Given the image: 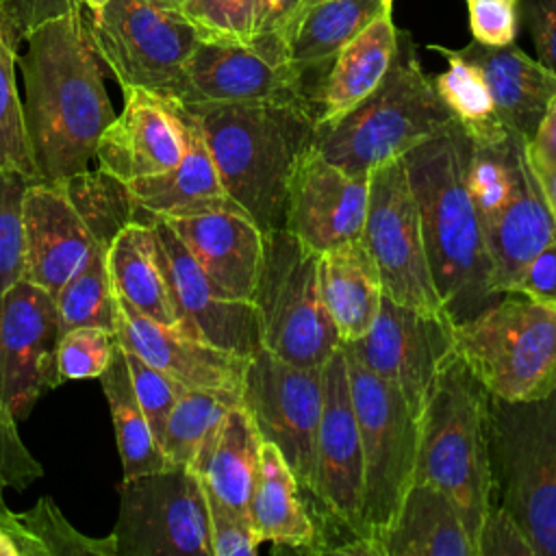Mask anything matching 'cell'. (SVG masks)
Returning a JSON list of instances; mask_svg holds the SVG:
<instances>
[{
	"label": "cell",
	"mask_w": 556,
	"mask_h": 556,
	"mask_svg": "<svg viewBox=\"0 0 556 556\" xmlns=\"http://www.w3.org/2000/svg\"><path fill=\"white\" fill-rule=\"evenodd\" d=\"M17 56L24 80V126L39 180L89 169L96 148L115 119L102 61L80 11L48 20L24 37Z\"/></svg>",
	"instance_id": "obj_1"
},
{
	"label": "cell",
	"mask_w": 556,
	"mask_h": 556,
	"mask_svg": "<svg viewBox=\"0 0 556 556\" xmlns=\"http://www.w3.org/2000/svg\"><path fill=\"white\" fill-rule=\"evenodd\" d=\"M469 146L471 137L452 119L402 154L432 280L452 324L478 315L502 295L491 285V258L467 189Z\"/></svg>",
	"instance_id": "obj_2"
},
{
	"label": "cell",
	"mask_w": 556,
	"mask_h": 556,
	"mask_svg": "<svg viewBox=\"0 0 556 556\" xmlns=\"http://www.w3.org/2000/svg\"><path fill=\"white\" fill-rule=\"evenodd\" d=\"M182 109L198 126L226 193L263 232L285 228L293 172L315 141V102Z\"/></svg>",
	"instance_id": "obj_3"
},
{
	"label": "cell",
	"mask_w": 556,
	"mask_h": 556,
	"mask_svg": "<svg viewBox=\"0 0 556 556\" xmlns=\"http://www.w3.org/2000/svg\"><path fill=\"white\" fill-rule=\"evenodd\" d=\"M417 424L413 482H430L454 502L476 547L491 504L489 391L456 352L437 374Z\"/></svg>",
	"instance_id": "obj_4"
},
{
	"label": "cell",
	"mask_w": 556,
	"mask_h": 556,
	"mask_svg": "<svg viewBox=\"0 0 556 556\" xmlns=\"http://www.w3.org/2000/svg\"><path fill=\"white\" fill-rule=\"evenodd\" d=\"M454 115L421 70L408 30L397 28V50L384 80L354 109L332 122H317L313 146L334 165L369 172L445 128Z\"/></svg>",
	"instance_id": "obj_5"
},
{
	"label": "cell",
	"mask_w": 556,
	"mask_h": 556,
	"mask_svg": "<svg viewBox=\"0 0 556 556\" xmlns=\"http://www.w3.org/2000/svg\"><path fill=\"white\" fill-rule=\"evenodd\" d=\"M491 502L521 526L534 556H556V389L508 402L489 395Z\"/></svg>",
	"instance_id": "obj_6"
},
{
	"label": "cell",
	"mask_w": 556,
	"mask_h": 556,
	"mask_svg": "<svg viewBox=\"0 0 556 556\" xmlns=\"http://www.w3.org/2000/svg\"><path fill=\"white\" fill-rule=\"evenodd\" d=\"M454 352L489 395L523 402L556 389V306L506 291L454 324Z\"/></svg>",
	"instance_id": "obj_7"
},
{
	"label": "cell",
	"mask_w": 556,
	"mask_h": 556,
	"mask_svg": "<svg viewBox=\"0 0 556 556\" xmlns=\"http://www.w3.org/2000/svg\"><path fill=\"white\" fill-rule=\"evenodd\" d=\"M252 304L261 345L300 365L321 367L341 345L319 287V254L289 230L265 232Z\"/></svg>",
	"instance_id": "obj_8"
},
{
	"label": "cell",
	"mask_w": 556,
	"mask_h": 556,
	"mask_svg": "<svg viewBox=\"0 0 556 556\" xmlns=\"http://www.w3.org/2000/svg\"><path fill=\"white\" fill-rule=\"evenodd\" d=\"M343 354L363 447L361 532L378 556L376 543L415 478L419 424L395 384L365 369L348 350Z\"/></svg>",
	"instance_id": "obj_9"
},
{
	"label": "cell",
	"mask_w": 556,
	"mask_h": 556,
	"mask_svg": "<svg viewBox=\"0 0 556 556\" xmlns=\"http://www.w3.org/2000/svg\"><path fill=\"white\" fill-rule=\"evenodd\" d=\"M117 85L169 98L200 35L174 0H109L85 20Z\"/></svg>",
	"instance_id": "obj_10"
},
{
	"label": "cell",
	"mask_w": 556,
	"mask_h": 556,
	"mask_svg": "<svg viewBox=\"0 0 556 556\" xmlns=\"http://www.w3.org/2000/svg\"><path fill=\"white\" fill-rule=\"evenodd\" d=\"M111 536L117 556H213L200 476L169 465L124 478Z\"/></svg>",
	"instance_id": "obj_11"
},
{
	"label": "cell",
	"mask_w": 556,
	"mask_h": 556,
	"mask_svg": "<svg viewBox=\"0 0 556 556\" xmlns=\"http://www.w3.org/2000/svg\"><path fill=\"white\" fill-rule=\"evenodd\" d=\"M361 241L378 267L387 298L428 315H445L402 156L387 159L369 172V200Z\"/></svg>",
	"instance_id": "obj_12"
},
{
	"label": "cell",
	"mask_w": 556,
	"mask_h": 556,
	"mask_svg": "<svg viewBox=\"0 0 556 556\" xmlns=\"http://www.w3.org/2000/svg\"><path fill=\"white\" fill-rule=\"evenodd\" d=\"M321 367H300L258 348L248 361L241 389V406L261 439L278 447L308 497L315 493L317 476Z\"/></svg>",
	"instance_id": "obj_13"
},
{
	"label": "cell",
	"mask_w": 556,
	"mask_h": 556,
	"mask_svg": "<svg viewBox=\"0 0 556 556\" xmlns=\"http://www.w3.org/2000/svg\"><path fill=\"white\" fill-rule=\"evenodd\" d=\"M341 345L365 369L395 384L419 417L437 374L454 354V324L382 295L369 330Z\"/></svg>",
	"instance_id": "obj_14"
},
{
	"label": "cell",
	"mask_w": 556,
	"mask_h": 556,
	"mask_svg": "<svg viewBox=\"0 0 556 556\" xmlns=\"http://www.w3.org/2000/svg\"><path fill=\"white\" fill-rule=\"evenodd\" d=\"M167 100L182 106L311 100L304 74L252 43L200 39Z\"/></svg>",
	"instance_id": "obj_15"
},
{
	"label": "cell",
	"mask_w": 556,
	"mask_h": 556,
	"mask_svg": "<svg viewBox=\"0 0 556 556\" xmlns=\"http://www.w3.org/2000/svg\"><path fill=\"white\" fill-rule=\"evenodd\" d=\"M59 337L56 306L48 291L22 278L0 295V391L17 421L61 384Z\"/></svg>",
	"instance_id": "obj_16"
},
{
	"label": "cell",
	"mask_w": 556,
	"mask_h": 556,
	"mask_svg": "<svg viewBox=\"0 0 556 556\" xmlns=\"http://www.w3.org/2000/svg\"><path fill=\"white\" fill-rule=\"evenodd\" d=\"M321 391L324 402L317 428L315 493L306 504L321 508L363 534V447L341 345L321 367Z\"/></svg>",
	"instance_id": "obj_17"
},
{
	"label": "cell",
	"mask_w": 556,
	"mask_h": 556,
	"mask_svg": "<svg viewBox=\"0 0 556 556\" xmlns=\"http://www.w3.org/2000/svg\"><path fill=\"white\" fill-rule=\"evenodd\" d=\"M150 224L178 326L215 348L250 358L263 348L254 304L224 298L202 274L172 226L161 217H152Z\"/></svg>",
	"instance_id": "obj_18"
},
{
	"label": "cell",
	"mask_w": 556,
	"mask_h": 556,
	"mask_svg": "<svg viewBox=\"0 0 556 556\" xmlns=\"http://www.w3.org/2000/svg\"><path fill=\"white\" fill-rule=\"evenodd\" d=\"M367 200L369 176L341 169L311 146L289 185L285 230L321 254L361 239Z\"/></svg>",
	"instance_id": "obj_19"
},
{
	"label": "cell",
	"mask_w": 556,
	"mask_h": 556,
	"mask_svg": "<svg viewBox=\"0 0 556 556\" xmlns=\"http://www.w3.org/2000/svg\"><path fill=\"white\" fill-rule=\"evenodd\" d=\"M124 109L96 148L100 169L132 182L172 169L185 152V124L178 106L152 91L124 87Z\"/></svg>",
	"instance_id": "obj_20"
},
{
	"label": "cell",
	"mask_w": 556,
	"mask_h": 556,
	"mask_svg": "<svg viewBox=\"0 0 556 556\" xmlns=\"http://www.w3.org/2000/svg\"><path fill=\"white\" fill-rule=\"evenodd\" d=\"M102 245L56 180H30L24 193V280L54 293Z\"/></svg>",
	"instance_id": "obj_21"
},
{
	"label": "cell",
	"mask_w": 556,
	"mask_h": 556,
	"mask_svg": "<svg viewBox=\"0 0 556 556\" xmlns=\"http://www.w3.org/2000/svg\"><path fill=\"white\" fill-rule=\"evenodd\" d=\"M117 341L187 389L228 393L241 400L248 356L215 348L180 326L159 324L119 300Z\"/></svg>",
	"instance_id": "obj_22"
},
{
	"label": "cell",
	"mask_w": 556,
	"mask_h": 556,
	"mask_svg": "<svg viewBox=\"0 0 556 556\" xmlns=\"http://www.w3.org/2000/svg\"><path fill=\"white\" fill-rule=\"evenodd\" d=\"M165 222L224 298L252 302L263 263L265 232L248 215L211 211Z\"/></svg>",
	"instance_id": "obj_23"
},
{
	"label": "cell",
	"mask_w": 556,
	"mask_h": 556,
	"mask_svg": "<svg viewBox=\"0 0 556 556\" xmlns=\"http://www.w3.org/2000/svg\"><path fill=\"white\" fill-rule=\"evenodd\" d=\"M174 104L185 124V152L180 161L163 174L128 182V191L143 213V222H152V217L172 219L211 211L243 213L226 193L198 126L178 102Z\"/></svg>",
	"instance_id": "obj_24"
},
{
	"label": "cell",
	"mask_w": 556,
	"mask_h": 556,
	"mask_svg": "<svg viewBox=\"0 0 556 556\" xmlns=\"http://www.w3.org/2000/svg\"><path fill=\"white\" fill-rule=\"evenodd\" d=\"M456 54L484 78L500 122L528 141L556 93V76L515 43L484 46L471 39Z\"/></svg>",
	"instance_id": "obj_25"
},
{
	"label": "cell",
	"mask_w": 556,
	"mask_h": 556,
	"mask_svg": "<svg viewBox=\"0 0 556 556\" xmlns=\"http://www.w3.org/2000/svg\"><path fill=\"white\" fill-rule=\"evenodd\" d=\"M554 237L556 226L526 152V165L515 195L484 232L493 289L497 293L515 291L523 271L554 241Z\"/></svg>",
	"instance_id": "obj_26"
},
{
	"label": "cell",
	"mask_w": 556,
	"mask_h": 556,
	"mask_svg": "<svg viewBox=\"0 0 556 556\" xmlns=\"http://www.w3.org/2000/svg\"><path fill=\"white\" fill-rule=\"evenodd\" d=\"M395 50L393 13H382L350 39L328 65L315 91L317 122H332L365 100L384 80Z\"/></svg>",
	"instance_id": "obj_27"
},
{
	"label": "cell",
	"mask_w": 556,
	"mask_h": 556,
	"mask_svg": "<svg viewBox=\"0 0 556 556\" xmlns=\"http://www.w3.org/2000/svg\"><path fill=\"white\" fill-rule=\"evenodd\" d=\"M376 547L378 556H476L454 502L430 482L410 484Z\"/></svg>",
	"instance_id": "obj_28"
},
{
	"label": "cell",
	"mask_w": 556,
	"mask_h": 556,
	"mask_svg": "<svg viewBox=\"0 0 556 556\" xmlns=\"http://www.w3.org/2000/svg\"><path fill=\"white\" fill-rule=\"evenodd\" d=\"M319 287L339 341L363 337L382 302L380 274L361 239L319 254Z\"/></svg>",
	"instance_id": "obj_29"
},
{
	"label": "cell",
	"mask_w": 556,
	"mask_h": 556,
	"mask_svg": "<svg viewBox=\"0 0 556 556\" xmlns=\"http://www.w3.org/2000/svg\"><path fill=\"white\" fill-rule=\"evenodd\" d=\"M248 510L263 543L267 541L276 549L311 552L315 543L311 508L293 471L269 441L261 443L258 471Z\"/></svg>",
	"instance_id": "obj_30"
},
{
	"label": "cell",
	"mask_w": 556,
	"mask_h": 556,
	"mask_svg": "<svg viewBox=\"0 0 556 556\" xmlns=\"http://www.w3.org/2000/svg\"><path fill=\"white\" fill-rule=\"evenodd\" d=\"M387 11L382 0H304L285 33V54L304 78L328 70L337 52Z\"/></svg>",
	"instance_id": "obj_31"
},
{
	"label": "cell",
	"mask_w": 556,
	"mask_h": 556,
	"mask_svg": "<svg viewBox=\"0 0 556 556\" xmlns=\"http://www.w3.org/2000/svg\"><path fill=\"white\" fill-rule=\"evenodd\" d=\"M261 443L263 439L252 417L237 404L224 415L215 432L200 447L191 469L222 502L250 513L248 504L258 471Z\"/></svg>",
	"instance_id": "obj_32"
},
{
	"label": "cell",
	"mask_w": 556,
	"mask_h": 556,
	"mask_svg": "<svg viewBox=\"0 0 556 556\" xmlns=\"http://www.w3.org/2000/svg\"><path fill=\"white\" fill-rule=\"evenodd\" d=\"M106 263L122 302L159 324L178 326L150 222L126 224L109 243Z\"/></svg>",
	"instance_id": "obj_33"
},
{
	"label": "cell",
	"mask_w": 556,
	"mask_h": 556,
	"mask_svg": "<svg viewBox=\"0 0 556 556\" xmlns=\"http://www.w3.org/2000/svg\"><path fill=\"white\" fill-rule=\"evenodd\" d=\"M100 382L111 408V421L124 478L169 467L152 432V426L132 391L122 345H117L109 367L100 374Z\"/></svg>",
	"instance_id": "obj_34"
},
{
	"label": "cell",
	"mask_w": 556,
	"mask_h": 556,
	"mask_svg": "<svg viewBox=\"0 0 556 556\" xmlns=\"http://www.w3.org/2000/svg\"><path fill=\"white\" fill-rule=\"evenodd\" d=\"M526 165V139L506 132L497 139H471L467 159V189L476 206L482 232L500 217L515 195Z\"/></svg>",
	"instance_id": "obj_35"
},
{
	"label": "cell",
	"mask_w": 556,
	"mask_h": 556,
	"mask_svg": "<svg viewBox=\"0 0 556 556\" xmlns=\"http://www.w3.org/2000/svg\"><path fill=\"white\" fill-rule=\"evenodd\" d=\"M24 37L4 0H0V169L39 180L28 148L15 67Z\"/></svg>",
	"instance_id": "obj_36"
},
{
	"label": "cell",
	"mask_w": 556,
	"mask_h": 556,
	"mask_svg": "<svg viewBox=\"0 0 556 556\" xmlns=\"http://www.w3.org/2000/svg\"><path fill=\"white\" fill-rule=\"evenodd\" d=\"M11 539L20 556H117L113 536L93 539L78 532L52 497H39L24 513H13Z\"/></svg>",
	"instance_id": "obj_37"
},
{
	"label": "cell",
	"mask_w": 556,
	"mask_h": 556,
	"mask_svg": "<svg viewBox=\"0 0 556 556\" xmlns=\"http://www.w3.org/2000/svg\"><path fill=\"white\" fill-rule=\"evenodd\" d=\"M430 50L447 59V70L432 78V85L456 122L476 141L497 139L510 132L497 117L493 98L480 72L456 54V50L430 43Z\"/></svg>",
	"instance_id": "obj_38"
},
{
	"label": "cell",
	"mask_w": 556,
	"mask_h": 556,
	"mask_svg": "<svg viewBox=\"0 0 556 556\" xmlns=\"http://www.w3.org/2000/svg\"><path fill=\"white\" fill-rule=\"evenodd\" d=\"M237 404H241V400L228 393L185 389L167 413L159 434V445L167 463L191 467L200 447L215 432L224 415Z\"/></svg>",
	"instance_id": "obj_39"
},
{
	"label": "cell",
	"mask_w": 556,
	"mask_h": 556,
	"mask_svg": "<svg viewBox=\"0 0 556 556\" xmlns=\"http://www.w3.org/2000/svg\"><path fill=\"white\" fill-rule=\"evenodd\" d=\"M72 204L80 211L96 239L109 248L113 237L130 222H143L128 185L96 167L56 180Z\"/></svg>",
	"instance_id": "obj_40"
},
{
	"label": "cell",
	"mask_w": 556,
	"mask_h": 556,
	"mask_svg": "<svg viewBox=\"0 0 556 556\" xmlns=\"http://www.w3.org/2000/svg\"><path fill=\"white\" fill-rule=\"evenodd\" d=\"M54 306L61 332L76 326H100L117 330L119 298L115 293L106 248H100L56 293Z\"/></svg>",
	"instance_id": "obj_41"
},
{
	"label": "cell",
	"mask_w": 556,
	"mask_h": 556,
	"mask_svg": "<svg viewBox=\"0 0 556 556\" xmlns=\"http://www.w3.org/2000/svg\"><path fill=\"white\" fill-rule=\"evenodd\" d=\"M30 180L0 169V295L24 278V193Z\"/></svg>",
	"instance_id": "obj_42"
},
{
	"label": "cell",
	"mask_w": 556,
	"mask_h": 556,
	"mask_svg": "<svg viewBox=\"0 0 556 556\" xmlns=\"http://www.w3.org/2000/svg\"><path fill=\"white\" fill-rule=\"evenodd\" d=\"M117 345V334L100 326H76L61 332L56 348L61 382L100 378Z\"/></svg>",
	"instance_id": "obj_43"
},
{
	"label": "cell",
	"mask_w": 556,
	"mask_h": 556,
	"mask_svg": "<svg viewBox=\"0 0 556 556\" xmlns=\"http://www.w3.org/2000/svg\"><path fill=\"white\" fill-rule=\"evenodd\" d=\"M180 9L200 39L252 43L256 0H187Z\"/></svg>",
	"instance_id": "obj_44"
},
{
	"label": "cell",
	"mask_w": 556,
	"mask_h": 556,
	"mask_svg": "<svg viewBox=\"0 0 556 556\" xmlns=\"http://www.w3.org/2000/svg\"><path fill=\"white\" fill-rule=\"evenodd\" d=\"M122 350H124L132 391H135V395L152 426V432L159 441V434L163 430L167 413L172 410V406L176 404V400L182 395V391L187 387H182L180 382H176L174 378H169L167 374H163L161 369L150 365L148 361H143L139 354H135L126 348H122Z\"/></svg>",
	"instance_id": "obj_45"
},
{
	"label": "cell",
	"mask_w": 556,
	"mask_h": 556,
	"mask_svg": "<svg viewBox=\"0 0 556 556\" xmlns=\"http://www.w3.org/2000/svg\"><path fill=\"white\" fill-rule=\"evenodd\" d=\"M204 493L208 506L213 556H254L263 541L250 519V513L228 506L206 486Z\"/></svg>",
	"instance_id": "obj_46"
},
{
	"label": "cell",
	"mask_w": 556,
	"mask_h": 556,
	"mask_svg": "<svg viewBox=\"0 0 556 556\" xmlns=\"http://www.w3.org/2000/svg\"><path fill=\"white\" fill-rule=\"evenodd\" d=\"M43 476L41 463L30 454L17 432V419L0 391V500L4 489H26Z\"/></svg>",
	"instance_id": "obj_47"
},
{
	"label": "cell",
	"mask_w": 556,
	"mask_h": 556,
	"mask_svg": "<svg viewBox=\"0 0 556 556\" xmlns=\"http://www.w3.org/2000/svg\"><path fill=\"white\" fill-rule=\"evenodd\" d=\"M476 556H534V547L515 517L491 502L476 539Z\"/></svg>",
	"instance_id": "obj_48"
},
{
	"label": "cell",
	"mask_w": 556,
	"mask_h": 556,
	"mask_svg": "<svg viewBox=\"0 0 556 556\" xmlns=\"http://www.w3.org/2000/svg\"><path fill=\"white\" fill-rule=\"evenodd\" d=\"M304 0H256L252 46L274 61L289 63L285 54V33Z\"/></svg>",
	"instance_id": "obj_49"
},
{
	"label": "cell",
	"mask_w": 556,
	"mask_h": 556,
	"mask_svg": "<svg viewBox=\"0 0 556 556\" xmlns=\"http://www.w3.org/2000/svg\"><path fill=\"white\" fill-rule=\"evenodd\" d=\"M469 28L484 46H508L517 37V4L504 0H469Z\"/></svg>",
	"instance_id": "obj_50"
},
{
	"label": "cell",
	"mask_w": 556,
	"mask_h": 556,
	"mask_svg": "<svg viewBox=\"0 0 556 556\" xmlns=\"http://www.w3.org/2000/svg\"><path fill=\"white\" fill-rule=\"evenodd\" d=\"M536 48V61L556 76V0H517Z\"/></svg>",
	"instance_id": "obj_51"
},
{
	"label": "cell",
	"mask_w": 556,
	"mask_h": 556,
	"mask_svg": "<svg viewBox=\"0 0 556 556\" xmlns=\"http://www.w3.org/2000/svg\"><path fill=\"white\" fill-rule=\"evenodd\" d=\"M515 291L528 293L556 306V237L554 241L530 263L517 282Z\"/></svg>",
	"instance_id": "obj_52"
},
{
	"label": "cell",
	"mask_w": 556,
	"mask_h": 556,
	"mask_svg": "<svg viewBox=\"0 0 556 556\" xmlns=\"http://www.w3.org/2000/svg\"><path fill=\"white\" fill-rule=\"evenodd\" d=\"M22 37L30 35L37 26L48 20L61 17L72 11H80L78 0H4Z\"/></svg>",
	"instance_id": "obj_53"
},
{
	"label": "cell",
	"mask_w": 556,
	"mask_h": 556,
	"mask_svg": "<svg viewBox=\"0 0 556 556\" xmlns=\"http://www.w3.org/2000/svg\"><path fill=\"white\" fill-rule=\"evenodd\" d=\"M526 152L536 163L556 165V93L549 98L543 117L526 141Z\"/></svg>",
	"instance_id": "obj_54"
},
{
	"label": "cell",
	"mask_w": 556,
	"mask_h": 556,
	"mask_svg": "<svg viewBox=\"0 0 556 556\" xmlns=\"http://www.w3.org/2000/svg\"><path fill=\"white\" fill-rule=\"evenodd\" d=\"M530 161V167L534 172V178L539 182V189L543 193V200L547 204V211L554 219V226H556V165H545V163H536L528 156Z\"/></svg>",
	"instance_id": "obj_55"
},
{
	"label": "cell",
	"mask_w": 556,
	"mask_h": 556,
	"mask_svg": "<svg viewBox=\"0 0 556 556\" xmlns=\"http://www.w3.org/2000/svg\"><path fill=\"white\" fill-rule=\"evenodd\" d=\"M0 556H20L15 541L2 528H0Z\"/></svg>",
	"instance_id": "obj_56"
},
{
	"label": "cell",
	"mask_w": 556,
	"mask_h": 556,
	"mask_svg": "<svg viewBox=\"0 0 556 556\" xmlns=\"http://www.w3.org/2000/svg\"><path fill=\"white\" fill-rule=\"evenodd\" d=\"M80 2V7H87L89 11H98V9H102L109 0H78Z\"/></svg>",
	"instance_id": "obj_57"
},
{
	"label": "cell",
	"mask_w": 556,
	"mask_h": 556,
	"mask_svg": "<svg viewBox=\"0 0 556 556\" xmlns=\"http://www.w3.org/2000/svg\"><path fill=\"white\" fill-rule=\"evenodd\" d=\"M382 4L387 11H393V0H382Z\"/></svg>",
	"instance_id": "obj_58"
},
{
	"label": "cell",
	"mask_w": 556,
	"mask_h": 556,
	"mask_svg": "<svg viewBox=\"0 0 556 556\" xmlns=\"http://www.w3.org/2000/svg\"><path fill=\"white\" fill-rule=\"evenodd\" d=\"M174 2H176V4H178V7H182V4H185V2H187V0H174Z\"/></svg>",
	"instance_id": "obj_59"
},
{
	"label": "cell",
	"mask_w": 556,
	"mask_h": 556,
	"mask_svg": "<svg viewBox=\"0 0 556 556\" xmlns=\"http://www.w3.org/2000/svg\"><path fill=\"white\" fill-rule=\"evenodd\" d=\"M469 2V0H467ZM504 2H510V4H517V0H504Z\"/></svg>",
	"instance_id": "obj_60"
}]
</instances>
